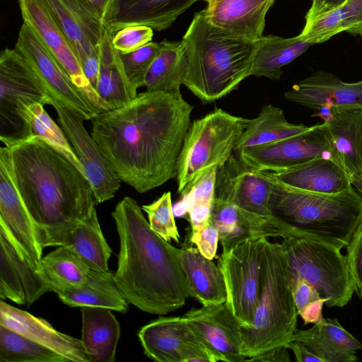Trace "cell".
I'll use <instances>...</instances> for the list:
<instances>
[{
    "label": "cell",
    "mask_w": 362,
    "mask_h": 362,
    "mask_svg": "<svg viewBox=\"0 0 362 362\" xmlns=\"http://www.w3.org/2000/svg\"><path fill=\"white\" fill-rule=\"evenodd\" d=\"M192 110L180 91L146 90L98 113L91 135L121 182L144 193L176 177Z\"/></svg>",
    "instance_id": "cell-1"
},
{
    "label": "cell",
    "mask_w": 362,
    "mask_h": 362,
    "mask_svg": "<svg viewBox=\"0 0 362 362\" xmlns=\"http://www.w3.org/2000/svg\"><path fill=\"white\" fill-rule=\"evenodd\" d=\"M105 31L100 46V69L96 91L110 110L124 106L138 95L125 73L120 53Z\"/></svg>",
    "instance_id": "cell-31"
},
{
    "label": "cell",
    "mask_w": 362,
    "mask_h": 362,
    "mask_svg": "<svg viewBox=\"0 0 362 362\" xmlns=\"http://www.w3.org/2000/svg\"><path fill=\"white\" fill-rule=\"evenodd\" d=\"M271 180L272 207L290 226L291 237L318 241L341 250L348 245L362 220V197L354 187L341 193L325 194Z\"/></svg>",
    "instance_id": "cell-5"
},
{
    "label": "cell",
    "mask_w": 362,
    "mask_h": 362,
    "mask_svg": "<svg viewBox=\"0 0 362 362\" xmlns=\"http://www.w3.org/2000/svg\"><path fill=\"white\" fill-rule=\"evenodd\" d=\"M327 115L333 158L362 197V107H332Z\"/></svg>",
    "instance_id": "cell-19"
},
{
    "label": "cell",
    "mask_w": 362,
    "mask_h": 362,
    "mask_svg": "<svg viewBox=\"0 0 362 362\" xmlns=\"http://www.w3.org/2000/svg\"><path fill=\"white\" fill-rule=\"evenodd\" d=\"M42 247L64 246L76 253L91 269L107 271L112 250L103 235L95 207L84 220L53 228H37Z\"/></svg>",
    "instance_id": "cell-18"
},
{
    "label": "cell",
    "mask_w": 362,
    "mask_h": 362,
    "mask_svg": "<svg viewBox=\"0 0 362 362\" xmlns=\"http://www.w3.org/2000/svg\"><path fill=\"white\" fill-rule=\"evenodd\" d=\"M227 359L198 336L185 349L182 362H217Z\"/></svg>",
    "instance_id": "cell-47"
},
{
    "label": "cell",
    "mask_w": 362,
    "mask_h": 362,
    "mask_svg": "<svg viewBox=\"0 0 362 362\" xmlns=\"http://www.w3.org/2000/svg\"><path fill=\"white\" fill-rule=\"evenodd\" d=\"M234 153L248 168L272 173L288 170L317 158L334 159L325 122L298 135Z\"/></svg>",
    "instance_id": "cell-13"
},
{
    "label": "cell",
    "mask_w": 362,
    "mask_h": 362,
    "mask_svg": "<svg viewBox=\"0 0 362 362\" xmlns=\"http://www.w3.org/2000/svg\"><path fill=\"white\" fill-rule=\"evenodd\" d=\"M182 317L195 333L228 362L245 361L241 352L242 324L226 302L192 308Z\"/></svg>",
    "instance_id": "cell-21"
},
{
    "label": "cell",
    "mask_w": 362,
    "mask_h": 362,
    "mask_svg": "<svg viewBox=\"0 0 362 362\" xmlns=\"http://www.w3.org/2000/svg\"><path fill=\"white\" fill-rule=\"evenodd\" d=\"M298 315L283 246L267 238L254 318L249 328L242 327L241 352L245 361L266 351L285 346L296 329Z\"/></svg>",
    "instance_id": "cell-6"
},
{
    "label": "cell",
    "mask_w": 362,
    "mask_h": 362,
    "mask_svg": "<svg viewBox=\"0 0 362 362\" xmlns=\"http://www.w3.org/2000/svg\"><path fill=\"white\" fill-rule=\"evenodd\" d=\"M19 6L23 23L33 29L95 110H110L86 77L71 45L45 1L19 0Z\"/></svg>",
    "instance_id": "cell-15"
},
{
    "label": "cell",
    "mask_w": 362,
    "mask_h": 362,
    "mask_svg": "<svg viewBox=\"0 0 362 362\" xmlns=\"http://www.w3.org/2000/svg\"><path fill=\"white\" fill-rule=\"evenodd\" d=\"M81 341L89 362H113L120 337L119 325L107 308L81 307Z\"/></svg>",
    "instance_id": "cell-30"
},
{
    "label": "cell",
    "mask_w": 362,
    "mask_h": 362,
    "mask_svg": "<svg viewBox=\"0 0 362 362\" xmlns=\"http://www.w3.org/2000/svg\"><path fill=\"white\" fill-rule=\"evenodd\" d=\"M247 121L215 108L191 122L177 160L179 193L184 192L209 169L228 160Z\"/></svg>",
    "instance_id": "cell-7"
},
{
    "label": "cell",
    "mask_w": 362,
    "mask_h": 362,
    "mask_svg": "<svg viewBox=\"0 0 362 362\" xmlns=\"http://www.w3.org/2000/svg\"><path fill=\"white\" fill-rule=\"evenodd\" d=\"M346 32L362 37V0H349Z\"/></svg>",
    "instance_id": "cell-49"
},
{
    "label": "cell",
    "mask_w": 362,
    "mask_h": 362,
    "mask_svg": "<svg viewBox=\"0 0 362 362\" xmlns=\"http://www.w3.org/2000/svg\"><path fill=\"white\" fill-rule=\"evenodd\" d=\"M219 232L211 223L202 229L191 233L190 242L196 245L200 253L205 257L213 259L217 252Z\"/></svg>",
    "instance_id": "cell-46"
},
{
    "label": "cell",
    "mask_w": 362,
    "mask_h": 362,
    "mask_svg": "<svg viewBox=\"0 0 362 362\" xmlns=\"http://www.w3.org/2000/svg\"><path fill=\"white\" fill-rule=\"evenodd\" d=\"M239 216L226 177L218 167L211 222L219 232L222 250L228 247L236 235Z\"/></svg>",
    "instance_id": "cell-38"
},
{
    "label": "cell",
    "mask_w": 362,
    "mask_h": 362,
    "mask_svg": "<svg viewBox=\"0 0 362 362\" xmlns=\"http://www.w3.org/2000/svg\"><path fill=\"white\" fill-rule=\"evenodd\" d=\"M8 147L12 178L37 228L86 218L96 202L85 174L35 135Z\"/></svg>",
    "instance_id": "cell-3"
},
{
    "label": "cell",
    "mask_w": 362,
    "mask_h": 362,
    "mask_svg": "<svg viewBox=\"0 0 362 362\" xmlns=\"http://www.w3.org/2000/svg\"><path fill=\"white\" fill-rule=\"evenodd\" d=\"M44 1L71 45L86 77L95 90L100 69V46L105 27L87 0Z\"/></svg>",
    "instance_id": "cell-12"
},
{
    "label": "cell",
    "mask_w": 362,
    "mask_h": 362,
    "mask_svg": "<svg viewBox=\"0 0 362 362\" xmlns=\"http://www.w3.org/2000/svg\"><path fill=\"white\" fill-rule=\"evenodd\" d=\"M38 269L52 291L57 294L83 285L90 268L74 251L59 246L42 258Z\"/></svg>",
    "instance_id": "cell-36"
},
{
    "label": "cell",
    "mask_w": 362,
    "mask_h": 362,
    "mask_svg": "<svg viewBox=\"0 0 362 362\" xmlns=\"http://www.w3.org/2000/svg\"><path fill=\"white\" fill-rule=\"evenodd\" d=\"M187 70L185 49L182 41L160 42V52L145 79L147 91L177 92Z\"/></svg>",
    "instance_id": "cell-35"
},
{
    "label": "cell",
    "mask_w": 362,
    "mask_h": 362,
    "mask_svg": "<svg viewBox=\"0 0 362 362\" xmlns=\"http://www.w3.org/2000/svg\"><path fill=\"white\" fill-rule=\"evenodd\" d=\"M348 18L349 8L346 4L305 22L299 35L313 45L324 42L334 35L346 31Z\"/></svg>",
    "instance_id": "cell-40"
},
{
    "label": "cell",
    "mask_w": 362,
    "mask_h": 362,
    "mask_svg": "<svg viewBox=\"0 0 362 362\" xmlns=\"http://www.w3.org/2000/svg\"><path fill=\"white\" fill-rule=\"evenodd\" d=\"M15 48L26 59L45 83L52 100H58L76 111L86 120L98 113L71 82L60 64L33 29L23 23Z\"/></svg>",
    "instance_id": "cell-16"
},
{
    "label": "cell",
    "mask_w": 362,
    "mask_h": 362,
    "mask_svg": "<svg viewBox=\"0 0 362 362\" xmlns=\"http://www.w3.org/2000/svg\"><path fill=\"white\" fill-rule=\"evenodd\" d=\"M0 325L53 350L69 362H89L81 339L57 331L45 320L13 307L4 300L0 303Z\"/></svg>",
    "instance_id": "cell-23"
},
{
    "label": "cell",
    "mask_w": 362,
    "mask_h": 362,
    "mask_svg": "<svg viewBox=\"0 0 362 362\" xmlns=\"http://www.w3.org/2000/svg\"><path fill=\"white\" fill-rule=\"evenodd\" d=\"M346 258L354 292L362 300V220L346 246Z\"/></svg>",
    "instance_id": "cell-45"
},
{
    "label": "cell",
    "mask_w": 362,
    "mask_h": 362,
    "mask_svg": "<svg viewBox=\"0 0 362 362\" xmlns=\"http://www.w3.org/2000/svg\"><path fill=\"white\" fill-rule=\"evenodd\" d=\"M112 216L119 238L115 280L128 303L159 315L181 308L190 295L177 247L150 228L130 197L117 204Z\"/></svg>",
    "instance_id": "cell-2"
},
{
    "label": "cell",
    "mask_w": 362,
    "mask_h": 362,
    "mask_svg": "<svg viewBox=\"0 0 362 362\" xmlns=\"http://www.w3.org/2000/svg\"><path fill=\"white\" fill-rule=\"evenodd\" d=\"M349 0H312L305 16V22L345 5Z\"/></svg>",
    "instance_id": "cell-50"
},
{
    "label": "cell",
    "mask_w": 362,
    "mask_h": 362,
    "mask_svg": "<svg viewBox=\"0 0 362 362\" xmlns=\"http://www.w3.org/2000/svg\"><path fill=\"white\" fill-rule=\"evenodd\" d=\"M24 118L33 135L65 155L84 173L83 168L62 127L50 117L42 104L36 103L30 105L25 112Z\"/></svg>",
    "instance_id": "cell-39"
},
{
    "label": "cell",
    "mask_w": 362,
    "mask_h": 362,
    "mask_svg": "<svg viewBox=\"0 0 362 362\" xmlns=\"http://www.w3.org/2000/svg\"><path fill=\"white\" fill-rule=\"evenodd\" d=\"M113 47L121 54L134 51L151 42L153 30L146 25L122 28L111 35Z\"/></svg>",
    "instance_id": "cell-44"
},
{
    "label": "cell",
    "mask_w": 362,
    "mask_h": 362,
    "mask_svg": "<svg viewBox=\"0 0 362 362\" xmlns=\"http://www.w3.org/2000/svg\"><path fill=\"white\" fill-rule=\"evenodd\" d=\"M0 362H69L53 350L0 325Z\"/></svg>",
    "instance_id": "cell-37"
},
{
    "label": "cell",
    "mask_w": 362,
    "mask_h": 362,
    "mask_svg": "<svg viewBox=\"0 0 362 362\" xmlns=\"http://www.w3.org/2000/svg\"><path fill=\"white\" fill-rule=\"evenodd\" d=\"M286 346H279L259 354L249 361L290 362L289 354Z\"/></svg>",
    "instance_id": "cell-52"
},
{
    "label": "cell",
    "mask_w": 362,
    "mask_h": 362,
    "mask_svg": "<svg viewBox=\"0 0 362 362\" xmlns=\"http://www.w3.org/2000/svg\"><path fill=\"white\" fill-rule=\"evenodd\" d=\"M138 337L148 358L182 362L185 349L198 335L182 316H160L142 327Z\"/></svg>",
    "instance_id": "cell-25"
},
{
    "label": "cell",
    "mask_w": 362,
    "mask_h": 362,
    "mask_svg": "<svg viewBox=\"0 0 362 362\" xmlns=\"http://www.w3.org/2000/svg\"><path fill=\"white\" fill-rule=\"evenodd\" d=\"M107 28L117 18L122 0H87Z\"/></svg>",
    "instance_id": "cell-48"
},
{
    "label": "cell",
    "mask_w": 362,
    "mask_h": 362,
    "mask_svg": "<svg viewBox=\"0 0 362 362\" xmlns=\"http://www.w3.org/2000/svg\"><path fill=\"white\" fill-rule=\"evenodd\" d=\"M60 126L81 162L90 182L96 204L113 198L121 187V180L89 134L83 124V116L62 103L53 100Z\"/></svg>",
    "instance_id": "cell-14"
},
{
    "label": "cell",
    "mask_w": 362,
    "mask_h": 362,
    "mask_svg": "<svg viewBox=\"0 0 362 362\" xmlns=\"http://www.w3.org/2000/svg\"><path fill=\"white\" fill-rule=\"evenodd\" d=\"M285 346L293 351L295 360L298 362H323L320 357L316 356L308 346L300 341L291 340Z\"/></svg>",
    "instance_id": "cell-51"
},
{
    "label": "cell",
    "mask_w": 362,
    "mask_h": 362,
    "mask_svg": "<svg viewBox=\"0 0 362 362\" xmlns=\"http://www.w3.org/2000/svg\"><path fill=\"white\" fill-rule=\"evenodd\" d=\"M0 230L24 258L38 267L42 258L43 247L38 240L37 225L13 182L8 148L5 146L0 148Z\"/></svg>",
    "instance_id": "cell-17"
},
{
    "label": "cell",
    "mask_w": 362,
    "mask_h": 362,
    "mask_svg": "<svg viewBox=\"0 0 362 362\" xmlns=\"http://www.w3.org/2000/svg\"><path fill=\"white\" fill-rule=\"evenodd\" d=\"M219 167L226 177L239 216L237 233L230 246L249 237L291 235L290 226L272 207L273 182L264 172L248 168L235 153Z\"/></svg>",
    "instance_id": "cell-9"
},
{
    "label": "cell",
    "mask_w": 362,
    "mask_h": 362,
    "mask_svg": "<svg viewBox=\"0 0 362 362\" xmlns=\"http://www.w3.org/2000/svg\"><path fill=\"white\" fill-rule=\"evenodd\" d=\"M291 284L308 282L327 307L343 308L351 300L354 287L347 258L341 249L298 237L282 238Z\"/></svg>",
    "instance_id": "cell-8"
},
{
    "label": "cell",
    "mask_w": 362,
    "mask_h": 362,
    "mask_svg": "<svg viewBox=\"0 0 362 362\" xmlns=\"http://www.w3.org/2000/svg\"><path fill=\"white\" fill-rule=\"evenodd\" d=\"M182 41L187 58L182 83L204 104L236 90L250 76L255 42L211 23L196 13Z\"/></svg>",
    "instance_id": "cell-4"
},
{
    "label": "cell",
    "mask_w": 362,
    "mask_h": 362,
    "mask_svg": "<svg viewBox=\"0 0 362 362\" xmlns=\"http://www.w3.org/2000/svg\"><path fill=\"white\" fill-rule=\"evenodd\" d=\"M291 287L298 315L303 319L304 325L321 321L325 299L303 279L295 281Z\"/></svg>",
    "instance_id": "cell-43"
},
{
    "label": "cell",
    "mask_w": 362,
    "mask_h": 362,
    "mask_svg": "<svg viewBox=\"0 0 362 362\" xmlns=\"http://www.w3.org/2000/svg\"><path fill=\"white\" fill-rule=\"evenodd\" d=\"M177 255L185 274L191 297L202 305L223 303L227 293L223 272L212 260L202 255L196 247L177 248Z\"/></svg>",
    "instance_id": "cell-28"
},
{
    "label": "cell",
    "mask_w": 362,
    "mask_h": 362,
    "mask_svg": "<svg viewBox=\"0 0 362 362\" xmlns=\"http://www.w3.org/2000/svg\"><path fill=\"white\" fill-rule=\"evenodd\" d=\"M275 0H206L203 12L213 25L255 42L263 36L265 17Z\"/></svg>",
    "instance_id": "cell-24"
},
{
    "label": "cell",
    "mask_w": 362,
    "mask_h": 362,
    "mask_svg": "<svg viewBox=\"0 0 362 362\" xmlns=\"http://www.w3.org/2000/svg\"><path fill=\"white\" fill-rule=\"evenodd\" d=\"M267 238L241 239L226 250L218 259L226 287V303L242 327L249 328L257 305L263 275Z\"/></svg>",
    "instance_id": "cell-11"
},
{
    "label": "cell",
    "mask_w": 362,
    "mask_h": 362,
    "mask_svg": "<svg viewBox=\"0 0 362 362\" xmlns=\"http://www.w3.org/2000/svg\"><path fill=\"white\" fill-rule=\"evenodd\" d=\"M57 295L69 307H98L122 313L129 310V303L115 282V273L110 270L90 269L83 285Z\"/></svg>",
    "instance_id": "cell-32"
},
{
    "label": "cell",
    "mask_w": 362,
    "mask_h": 362,
    "mask_svg": "<svg viewBox=\"0 0 362 362\" xmlns=\"http://www.w3.org/2000/svg\"><path fill=\"white\" fill-rule=\"evenodd\" d=\"M36 103L52 104L45 83L15 47L3 49L0 54V140L4 146L33 135L24 114Z\"/></svg>",
    "instance_id": "cell-10"
},
{
    "label": "cell",
    "mask_w": 362,
    "mask_h": 362,
    "mask_svg": "<svg viewBox=\"0 0 362 362\" xmlns=\"http://www.w3.org/2000/svg\"><path fill=\"white\" fill-rule=\"evenodd\" d=\"M265 173L284 185L314 193L334 194L353 187L344 168L331 158H317L288 170Z\"/></svg>",
    "instance_id": "cell-26"
},
{
    "label": "cell",
    "mask_w": 362,
    "mask_h": 362,
    "mask_svg": "<svg viewBox=\"0 0 362 362\" xmlns=\"http://www.w3.org/2000/svg\"><path fill=\"white\" fill-rule=\"evenodd\" d=\"M284 98L316 110L362 107V81L346 83L332 73L317 71L293 84Z\"/></svg>",
    "instance_id": "cell-22"
},
{
    "label": "cell",
    "mask_w": 362,
    "mask_h": 362,
    "mask_svg": "<svg viewBox=\"0 0 362 362\" xmlns=\"http://www.w3.org/2000/svg\"><path fill=\"white\" fill-rule=\"evenodd\" d=\"M52 291L38 267L24 258L15 245L0 230V297L30 307Z\"/></svg>",
    "instance_id": "cell-20"
},
{
    "label": "cell",
    "mask_w": 362,
    "mask_h": 362,
    "mask_svg": "<svg viewBox=\"0 0 362 362\" xmlns=\"http://www.w3.org/2000/svg\"><path fill=\"white\" fill-rule=\"evenodd\" d=\"M312 45L300 35L290 38L263 35L255 42L250 76L278 80L283 74L282 68Z\"/></svg>",
    "instance_id": "cell-33"
},
{
    "label": "cell",
    "mask_w": 362,
    "mask_h": 362,
    "mask_svg": "<svg viewBox=\"0 0 362 362\" xmlns=\"http://www.w3.org/2000/svg\"><path fill=\"white\" fill-rule=\"evenodd\" d=\"M159 52L160 43L150 42L131 52L120 53L127 78L136 90L144 86L148 71Z\"/></svg>",
    "instance_id": "cell-42"
},
{
    "label": "cell",
    "mask_w": 362,
    "mask_h": 362,
    "mask_svg": "<svg viewBox=\"0 0 362 362\" xmlns=\"http://www.w3.org/2000/svg\"><path fill=\"white\" fill-rule=\"evenodd\" d=\"M308 346L323 362H354L362 343L344 328L337 318H322L308 329H296L291 341Z\"/></svg>",
    "instance_id": "cell-27"
},
{
    "label": "cell",
    "mask_w": 362,
    "mask_h": 362,
    "mask_svg": "<svg viewBox=\"0 0 362 362\" xmlns=\"http://www.w3.org/2000/svg\"><path fill=\"white\" fill-rule=\"evenodd\" d=\"M141 209L146 213L150 228L154 232L168 243L180 242L170 192H164L153 202L143 205Z\"/></svg>",
    "instance_id": "cell-41"
},
{
    "label": "cell",
    "mask_w": 362,
    "mask_h": 362,
    "mask_svg": "<svg viewBox=\"0 0 362 362\" xmlns=\"http://www.w3.org/2000/svg\"><path fill=\"white\" fill-rule=\"evenodd\" d=\"M197 1L122 0L116 20L106 30L112 35L122 28L141 25L156 31L164 30Z\"/></svg>",
    "instance_id": "cell-29"
},
{
    "label": "cell",
    "mask_w": 362,
    "mask_h": 362,
    "mask_svg": "<svg viewBox=\"0 0 362 362\" xmlns=\"http://www.w3.org/2000/svg\"><path fill=\"white\" fill-rule=\"evenodd\" d=\"M310 127L288 122L282 109L272 104H267L262 107L256 117L248 119L235 144L234 153L298 135Z\"/></svg>",
    "instance_id": "cell-34"
}]
</instances>
